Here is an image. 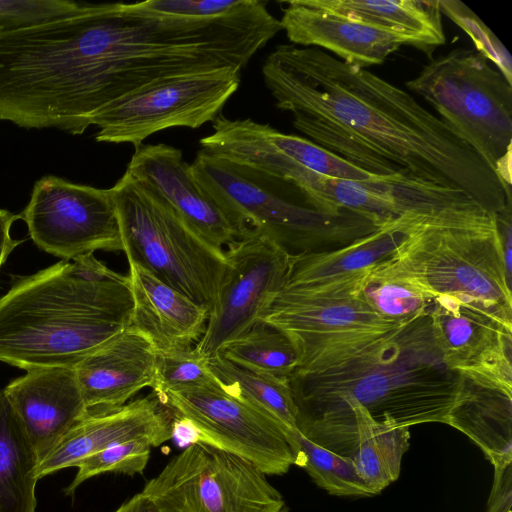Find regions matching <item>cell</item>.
<instances>
[{"label":"cell","instance_id":"9","mask_svg":"<svg viewBox=\"0 0 512 512\" xmlns=\"http://www.w3.org/2000/svg\"><path fill=\"white\" fill-rule=\"evenodd\" d=\"M285 334L298 357L294 372L327 369L403 323L389 321L356 294H309L283 289L260 320Z\"/></svg>","mask_w":512,"mask_h":512},{"label":"cell","instance_id":"6","mask_svg":"<svg viewBox=\"0 0 512 512\" xmlns=\"http://www.w3.org/2000/svg\"><path fill=\"white\" fill-rule=\"evenodd\" d=\"M110 190L128 263L210 313L228 266L224 250L208 243L160 195L127 173Z\"/></svg>","mask_w":512,"mask_h":512},{"label":"cell","instance_id":"28","mask_svg":"<svg viewBox=\"0 0 512 512\" xmlns=\"http://www.w3.org/2000/svg\"><path fill=\"white\" fill-rule=\"evenodd\" d=\"M284 434L294 457V465L303 468L318 487L334 496H374L362 483L347 457L309 441L297 429Z\"/></svg>","mask_w":512,"mask_h":512},{"label":"cell","instance_id":"3","mask_svg":"<svg viewBox=\"0 0 512 512\" xmlns=\"http://www.w3.org/2000/svg\"><path fill=\"white\" fill-rule=\"evenodd\" d=\"M289 382L296 423L356 403L379 423L410 428L445 424L461 374L444 363L427 312L327 369L293 372Z\"/></svg>","mask_w":512,"mask_h":512},{"label":"cell","instance_id":"10","mask_svg":"<svg viewBox=\"0 0 512 512\" xmlns=\"http://www.w3.org/2000/svg\"><path fill=\"white\" fill-rule=\"evenodd\" d=\"M242 70L222 68L153 82L105 106L91 119L98 142L130 143L172 127L197 129L214 121L237 91Z\"/></svg>","mask_w":512,"mask_h":512},{"label":"cell","instance_id":"2","mask_svg":"<svg viewBox=\"0 0 512 512\" xmlns=\"http://www.w3.org/2000/svg\"><path fill=\"white\" fill-rule=\"evenodd\" d=\"M12 279L0 297V362L74 368L130 324L128 276L93 253Z\"/></svg>","mask_w":512,"mask_h":512},{"label":"cell","instance_id":"31","mask_svg":"<svg viewBox=\"0 0 512 512\" xmlns=\"http://www.w3.org/2000/svg\"><path fill=\"white\" fill-rule=\"evenodd\" d=\"M441 14L450 18L469 35L476 51L492 62L512 85V59L506 47L490 28L463 2L438 0Z\"/></svg>","mask_w":512,"mask_h":512},{"label":"cell","instance_id":"29","mask_svg":"<svg viewBox=\"0 0 512 512\" xmlns=\"http://www.w3.org/2000/svg\"><path fill=\"white\" fill-rule=\"evenodd\" d=\"M152 447L149 441L136 439L113 444L93 454L78 464L77 473L65 494L73 495L80 484L100 474L112 472L132 476L142 473Z\"/></svg>","mask_w":512,"mask_h":512},{"label":"cell","instance_id":"18","mask_svg":"<svg viewBox=\"0 0 512 512\" xmlns=\"http://www.w3.org/2000/svg\"><path fill=\"white\" fill-rule=\"evenodd\" d=\"M3 392L39 459L88 413L74 368L27 370Z\"/></svg>","mask_w":512,"mask_h":512},{"label":"cell","instance_id":"22","mask_svg":"<svg viewBox=\"0 0 512 512\" xmlns=\"http://www.w3.org/2000/svg\"><path fill=\"white\" fill-rule=\"evenodd\" d=\"M445 424L467 435L494 469L512 464V389L461 374Z\"/></svg>","mask_w":512,"mask_h":512},{"label":"cell","instance_id":"32","mask_svg":"<svg viewBox=\"0 0 512 512\" xmlns=\"http://www.w3.org/2000/svg\"><path fill=\"white\" fill-rule=\"evenodd\" d=\"M256 0H147L134 3L141 11L190 19H219L241 13Z\"/></svg>","mask_w":512,"mask_h":512},{"label":"cell","instance_id":"13","mask_svg":"<svg viewBox=\"0 0 512 512\" xmlns=\"http://www.w3.org/2000/svg\"><path fill=\"white\" fill-rule=\"evenodd\" d=\"M158 400L203 441L254 463L266 475L294 465L284 430L274 419L215 384L167 393Z\"/></svg>","mask_w":512,"mask_h":512},{"label":"cell","instance_id":"17","mask_svg":"<svg viewBox=\"0 0 512 512\" xmlns=\"http://www.w3.org/2000/svg\"><path fill=\"white\" fill-rule=\"evenodd\" d=\"M157 352L149 338L132 326L92 351L75 367L88 411L124 406L156 381Z\"/></svg>","mask_w":512,"mask_h":512},{"label":"cell","instance_id":"34","mask_svg":"<svg viewBox=\"0 0 512 512\" xmlns=\"http://www.w3.org/2000/svg\"><path fill=\"white\" fill-rule=\"evenodd\" d=\"M512 464L495 468L486 512H511Z\"/></svg>","mask_w":512,"mask_h":512},{"label":"cell","instance_id":"1","mask_svg":"<svg viewBox=\"0 0 512 512\" xmlns=\"http://www.w3.org/2000/svg\"><path fill=\"white\" fill-rule=\"evenodd\" d=\"M262 74L293 126L352 165L459 190L490 213L512 202L511 187L457 132L368 69L319 48L280 44Z\"/></svg>","mask_w":512,"mask_h":512},{"label":"cell","instance_id":"11","mask_svg":"<svg viewBox=\"0 0 512 512\" xmlns=\"http://www.w3.org/2000/svg\"><path fill=\"white\" fill-rule=\"evenodd\" d=\"M224 254L227 270L205 331L194 347L207 359L260 320L285 287L297 255L253 230L230 242Z\"/></svg>","mask_w":512,"mask_h":512},{"label":"cell","instance_id":"8","mask_svg":"<svg viewBox=\"0 0 512 512\" xmlns=\"http://www.w3.org/2000/svg\"><path fill=\"white\" fill-rule=\"evenodd\" d=\"M172 512H285L281 493L251 461L194 440L144 486Z\"/></svg>","mask_w":512,"mask_h":512},{"label":"cell","instance_id":"19","mask_svg":"<svg viewBox=\"0 0 512 512\" xmlns=\"http://www.w3.org/2000/svg\"><path fill=\"white\" fill-rule=\"evenodd\" d=\"M282 8V30L293 45L332 52L339 60L367 69L407 45L391 32L322 9L311 0H291Z\"/></svg>","mask_w":512,"mask_h":512},{"label":"cell","instance_id":"12","mask_svg":"<svg viewBox=\"0 0 512 512\" xmlns=\"http://www.w3.org/2000/svg\"><path fill=\"white\" fill-rule=\"evenodd\" d=\"M20 215L35 245L62 260L96 250L123 252L110 189L47 175L35 182Z\"/></svg>","mask_w":512,"mask_h":512},{"label":"cell","instance_id":"33","mask_svg":"<svg viewBox=\"0 0 512 512\" xmlns=\"http://www.w3.org/2000/svg\"><path fill=\"white\" fill-rule=\"evenodd\" d=\"M85 2L73 0H0V28L11 30L80 11Z\"/></svg>","mask_w":512,"mask_h":512},{"label":"cell","instance_id":"5","mask_svg":"<svg viewBox=\"0 0 512 512\" xmlns=\"http://www.w3.org/2000/svg\"><path fill=\"white\" fill-rule=\"evenodd\" d=\"M190 167L240 235L257 231L291 253L342 247L379 228L350 211L328 214L302 204L296 198L303 196L293 184L202 149Z\"/></svg>","mask_w":512,"mask_h":512},{"label":"cell","instance_id":"20","mask_svg":"<svg viewBox=\"0 0 512 512\" xmlns=\"http://www.w3.org/2000/svg\"><path fill=\"white\" fill-rule=\"evenodd\" d=\"M129 264L130 326L145 334L157 354L187 351L201 339L209 311L134 263Z\"/></svg>","mask_w":512,"mask_h":512},{"label":"cell","instance_id":"14","mask_svg":"<svg viewBox=\"0 0 512 512\" xmlns=\"http://www.w3.org/2000/svg\"><path fill=\"white\" fill-rule=\"evenodd\" d=\"M429 317L451 370L512 389V328L451 296L435 297Z\"/></svg>","mask_w":512,"mask_h":512},{"label":"cell","instance_id":"21","mask_svg":"<svg viewBox=\"0 0 512 512\" xmlns=\"http://www.w3.org/2000/svg\"><path fill=\"white\" fill-rule=\"evenodd\" d=\"M404 237L397 220L347 245L299 253L283 289L309 294H356L361 278L391 258Z\"/></svg>","mask_w":512,"mask_h":512},{"label":"cell","instance_id":"27","mask_svg":"<svg viewBox=\"0 0 512 512\" xmlns=\"http://www.w3.org/2000/svg\"><path fill=\"white\" fill-rule=\"evenodd\" d=\"M218 355L243 369L280 378H289L298 365L288 337L261 321L224 345Z\"/></svg>","mask_w":512,"mask_h":512},{"label":"cell","instance_id":"30","mask_svg":"<svg viewBox=\"0 0 512 512\" xmlns=\"http://www.w3.org/2000/svg\"><path fill=\"white\" fill-rule=\"evenodd\" d=\"M217 382L209 369L208 359L195 348L172 354H157L156 381L152 387L156 397Z\"/></svg>","mask_w":512,"mask_h":512},{"label":"cell","instance_id":"4","mask_svg":"<svg viewBox=\"0 0 512 512\" xmlns=\"http://www.w3.org/2000/svg\"><path fill=\"white\" fill-rule=\"evenodd\" d=\"M397 220L404 237L395 260L435 297H455L512 328V279L495 213L463 196Z\"/></svg>","mask_w":512,"mask_h":512},{"label":"cell","instance_id":"24","mask_svg":"<svg viewBox=\"0 0 512 512\" xmlns=\"http://www.w3.org/2000/svg\"><path fill=\"white\" fill-rule=\"evenodd\" d=\"M38 455L0 390V512H35Z\"/></svg>","mask_w":512,"mask_h":512},{"label":"cell","instance_id":"15","mask_svg":"<svg viewBox=\"0 0 512 512\" xmlns=\"http://www.w3.org/2000/svg\"><path fill=\"white\" fill-rule=\"evenodd\" d=\"M175 417L152 395L109 410H93L76 422L38 461L39 480L116 443L143 439L153 447L170 440L175 433Z\"/></svg>","mask_w":512,"mask_h":512},{"label":"cell","instance_id":"25","mask_svg":"<svg viewBox=\"0 0 512 512\" xmlns=\"http://www.w3.org/2000/svg\"><path fill=\"white\" fill-rule=\"evenodd\" d=\"M357 296L383 318L405 323L429 312L435 296L393 256L360 280Z\"/></svg>","mask_w":512,"mask_h":512},{"label":"cell","instance_id":"36","mask_svg":"<svg viewBox=\"0 0 512 512\" xmlns=\"http://www.w3.org/2000/svg\"><path fill=\"white\" fill-rule=\"evenodd\" d=\"M115 512H172L142 491L123 503Z\"/></svg>","mask_w":512,"mask_h":512},{"label":"cell","instance_id":"7","mask_svg":"<svg viewBox=\"0 0 512 512\" xmlns=\"http://www.w3.org/2000/svg\"><path fill=\"white\" fill-rule=\"evenodd\" d=\"M481 53L456 48L406 82L511 187L512 85Z\"/></svg>","mask_w":512,"mask_h":512},{"label":"cell","instance_id":"16","mask_svg":"<svg viewBox=\"0 0 512 512\" xmlns=\"http://www.w3.org/2000/svg\"><path fill=\"white\" fill-rule=\"evenodd\" d=\"M132 178L160 195L202 238L224 250L240 236L194 177L181 150L167 144L140 145L127 166Z\"/></svg>","mask_w":512,"mask_h":512},{"label":"cell","instance_id":"23","mask_svg":"<svg viewBox=\"0 0 512 512\" xmlns=\"http://www.w3.org/2000/svg\"><path fill=\"white\" fill-rule=\"evenodd\" d=\"M311 1L322 9L394 33L429 57L446 41L438 0Z\"/></svg>","mask_w":512,"mask_h":512},{"label":"cell","instance_id":"35","mask_svg":"<svg viewBox=\"0 0 512 512\" xmlns=\"http://www.w3.org/2000/svg\"><path fill=\"white\" fill-rule=\"evenodd\" d=\"M21 219V215L13 214L7 210L0 209V268L6 261L10 253L22 241L15 240L10 235V229L13 222Z\"/></svg>","mask_w":512,"mask_h":512},{"label":"cell","instance_id":"26","mask_svg":"<svg viewBox=\"0 0 512 512\" xmlns=\"http://www.w3.org/2000/svg\"><path fill=\"white\" fill-rule=\"evenodd\" d=\"M208 366L227 392L274 419L284 433L297 429V407L289 378L252 372L220 355L208 359Z\"/></svg>","mask_w":512,"mask_h":512}]
</instances>
